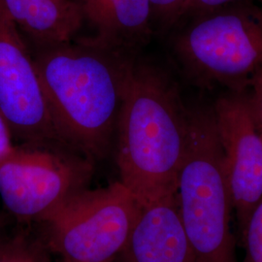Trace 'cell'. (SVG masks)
Returning a JSON list of instances; mask_svg holds the SVG:
<instances>
[{
	"label": "cell",
	"mask_w": 262,
	"mask_h": 262,
	"mask_svg": "<svg viewBox=\"0 0 262 262\" xmlns=\"http://www.w3.org/2000/svg\"><path fill=\"white\" fill-rule=\"evenodd\" d=\"M94 160L63 146L21 145L0 164V197L9 215L43 223L88 188Z\"/></svg>",
	"instance_id": "obj_6"
},
{
	"label": "cell",
	"mask_w": 262,
	"mask_h": 262,
	"mask_svg": "<svg viewBox=\"0 0 262 262\" xmlns=\"http://www.w3.org/2000/svg\"><path fill=\"white\" fill-rule=\"evenodd\" d=\"M243 232L250 262H262V197L253 207Z\"/></svg>",
	"instance_id": "obj_13"
},
{
	"label": "cell",
	"mask_w": 262,
	"mask_h": 262,
	"mask_svg": "<svg viewBox=\"0 0 262 262\" xmlns=\"http://www.w3.org/2000/svg\"><path fill=\"white\" fill-rule=\"evenodd\" d=\"M240 0H187L181 19L185 17H196L207 12L225 7Z\"/></svg>",
	"instance_id": "obj_16"
},
{
	"label": "cell",
	"mask_w": 262,
	"mask_h": 262,
	"mask_svg": "<svg viewBox=\"0 0 262 262\" xmlns=\"http://www.w3.org/2000/svg\"><path fill=\"white\" fill-rule=\"evenodd\" d=\"M122 254L126 262H197L175 196L142 206Z\"/></svg>",
	"instance_id": "obj_9"
},
{
	"label": "cell",
	"mask_w": 262,
	"mask_h": 262,
	"mask_svg": "<svg viewBox=\"0 0 262 262\" xmlns=\"http://www.w3.org/2000/svg\"><path fill=\"white\" fill-rule=\"evenodd\" d=\"M190 112L167 74L135 61L117 126V165L142 206L175 196Z\"/></svg>",
	"instance_id": "obj_2"
},
{
	"label": "cell",
	"mask_w": 262,
	"mask_h": 262,
	"mask_svg": "<svg viewBox=\"0 0 262 262\" xmlns=\"http://www.w3.org/2000/svg\"><path fill=\"white\" fill-rule=\"evenodd\" d=\"M62 145L95 160L110 150L131 71V54L79 41L36 48L33 56Z\"/></svg>",
	"instance_id": "obj_1"
},
{
	"label": "cell",
	"mask_w": 262,
	"mask_h": 262,
	"mask_svg": "<svg viewBox=\"0 0 262 262\" xmlns=\"http://www.w3.org/2000/svg\"><path fill=\"white\" fill-rule=\"evenodd\" d=\"M173 46L198 85L220 84L244 93L262 70V9L238 1L198 15Z\"/></svg>",
	"instance_id": "obj_4"
},
{
	"label": "cell",
	"mask_w": 262,
	"mask_h": 262,
	"mask_svg": "<svg viewBox=\"0 0 262 262\" xmlns=\"http://www.w3.org/2000/svg\"><path fill=\"white\" fill-rule=\"evenodd\" d=\"M175 199L197 262H237L229 226L232 205L213 111L190 112Z\"/></svg>",
	"instance_id": "obj_3"
},
{
	"label": "cell",
	"mask_w": 262,
	"mask_h": 262,
	"mask_svg": "<svg viewBox=\"0 0 262 262\" xmlns=\"http://www.w3.org/2000/svg\"><path fill=\"white\" fill-rule=\"evenodd\" d=\"M142 205L122 183L89 187L41 223L45 243L64 262H111L123 252Z\"/></svg>",
	"instance_id": "obj_5"
},
{
	"label": "cell",
	"mask_w": 262,
	"mask_h": 262,
	"mask_svg": "<svg viewBox=\"0 0 262 262\" xmlns=\"http://www.w3.org/2000/svg\"><path fill=\"white\" fill-rule=\"evenodd\" d=\"M45 241L25 230L7 235L0 245V262H52Z\"/></svg>",
	"instance_id": "obj_12"
},
{
	"label": "cell",
	"mask_w": 262,
	"mask_h": 262,
	"mask_svg": "<svg viewBox=\"0 0 262 262\" xmlns=\"http://www.w3.org/2000/svg\"><path fill=\"white\" fill-rule=\"evenodd\" d=\"M261 1H262V0H261Z\"/></svg>",
	"instance_id": "obj_20"
},
{
	"label": "cell",
	"mask_w": 262,
	"mask_h": 262,
	"mask_svg": "<svg viewBox=\"0 0 262 262\" xmlns=\"http://www.w3.org/2000/svg\"><path fill=\"white\" fill-rule=\"evenodd\" d=\"M0 113L12 136L24 145L63 146L33 56L3 0H0Z\"/></svg>",
	"instance_id": "obj_7"
},
{
	"label": "cell",
	"mask_w": 262,
	"mask_h": 262,
	"mask_svg": "<svg viewBox=\"0 0 262 262\" xmlns=\"http://www.w3.org/2000/svg\"><path fill=\"white\" fill-rule=\"evenodd\" d=\"M249 94L246 95L253 121L262 138V70L253 75L248 89Z\"/></svg>",
	"instance_id": "obj_15"
},
{
	"label": "cell",
	"mask_w": 262,
	"mask_h": 262,
	"mask_svg": "<svg viewBox=\"0 0 262 262\" xmlns=\"http://www.w3.org/2000/svg\"><path fill=\"white\" fill-rule=\"evenodd\" d=\"M12 138L13 136L9 125L0 113V164L9 157L15 149L12 144Z\"/></svg>",
	"instance_id": "obj_17"
},
{
	"label": "cell",
	"mask_w": 262,
	"mask_h": 262,
	"mask_svg": "<svg viewBox=\"0 0 262 262\" xmlns=\"http://www.w3.org/2000/svg\"><path fill=\"white\" fill-rule=\"evenodd\" d=\"M8 216L0 211V233L5 231V227L8 225Z\"/></svg>",
	"instance_id": "obj_18"
},
{
	"label": "cell",
	"mask_w": 262,
	"mask_h": 262,
	"mask_svg": "<svg viewBox=\"0 0 262 262\" xmlns=\"http://www.w3.org/2000/svg\"><path fill=\"white\" fill-rule=\"evenodd\" d=\"M94 44L133 55L152 31L150 0H75Z\"/></svg>",
	"instance_id": "obj_10"
},
{
	"label": "cell",
	"mask_w": 262,
	"mask_h": 262,
	"mask_svg": "<svg viewBox=\"0 0 262 262\" xmlns=\"http://www.w3.org/2000/svg\"><path fill=\"white\" fill-rule=\"evenodd\" d=\"M11 18L36 48L73 40L83 18L75 0H3Z\"/></svg>",
	"instance_id": "obj_11"
},
{
	"label": "cell",
	"mask_w": 262,
	"mask_h": 262,
	"mask_svg": "<svg viewBox=\"0 0 262 262\" xmlns=\"http://www.w3.org/2000/svg\"><path fill=\"white\" fill-rule=\"evenodd\" d=\"M6 236H7V234H6V232H5V231H4V232H1V233H0V245H1V243H2V242H3V240L5 239V237H6Z\"/></svg>",
	"instance_id": "obj_19"
},
{
	"label": "cell",
	"mask_w": 262,
	"mask_h": 262,
	"mask_svg": "<svg viewBox=\"0 0 262 262\" xmlns=\"http://www.w3.org/2000/svg\"><path fill=\"white\" fill-rule=\"evenodd\" d=\"M151 21L162 29L177 24L187 0H150Z\"/></svg>",
	"instance_id": "obj_14"
},
{
	"label": "cell",
	"mask_w": 262,
	"mask_h": 262,
	"mask_svg": "<svg viewBox=\"0 0 262 262\" xmlns=\"http://www.w3.org/2000/svg\"><path fill=\"white\" fill-rule=\"evenodd\" d=\"M214 118L232 209L242 231L262 197V138L243 93L220 98Z\"/></svg>",
	"instance_id": "obj_8"
}]
</instances>
